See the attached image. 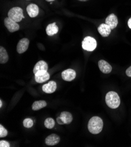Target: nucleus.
I'll use <instances>...</instances> for the list:
<instances>
[{"label":"nucleus","mask_w":131,"mask_h":147,"mask_svg":"<svg viewBox=\"0 0 131 147\" xmlns=\"http://www.w3.org/2000/svg\"><path fill=\"white\" fill-rule=\"evenodd\" d=\"M103 121L99 117L95 116L90 120L88 124V128L91 133L98 134L100 133L103 128Z\"/></svg>","instance_id":"obj_1"},{"label":"nucleus","mask_w":131,"mask_h":147,"mask_svg":"<svg viewBox=\"0 0 131 147\" xmlns=\"http://www.w3.org/2000/svg\"><path fill=\"white\" fill-rule=\"evenodd\" d=\"M105 102L109 108L115 109L120 106L121 100L117 93L111 91L106 94Z\"/></svg>","instance_id":"obj_2"},{"label":"nucleus","mask_w":131,"mask_h":147,"mask_svg":"<svg viewBox=\"0 0 131 147\" xmlns=\"http://www.w3.org/2000/svg\"><path fill=\"white\" fill-rule=\"evenodd\" d=\"M8 17L16 22H19L24 18L23 10L18 7H13L10 9L8 12Z\"/></svg>","instance_id":"obj_3"},{"label":"nucleus","mask_w":131,"mask_h":147,"mask_svg":"<svg viewBox=\"0 0 131 147\" xmlns=\"http://www.w3.org/2000/svg\"><path fill=\"white\" fill-rule=\"evenodd\" d=\"M97 46V42L95 39L91 36H86L82 42V48L87 51L92 52L94 51Z\"/></svg>","instance_id":"obj_4"},{"label":"nucleus","mask_w":131,"mask_h":147,"mask_svg":"<svg viewBox=\"0 0 131 147\" xmlns=\"http://www.w3.org/2000/svg\"><path fill=\"white\" fill-rule=\"evenodd\" d=\"M4 22L5 26L10 32H14L20 29V25L18 23L12 20L9 17L5 18Z\"/></svg>","instance_id":"obj_5"},{"label":"nucleus","mask_w":131,"mask_h":147,"mask_svg":"<svg viewBox=\"0 0 131 147\" xmlns=\"http://www.w3.org/2000/svg\"><path fill=\"white\" fill-rule=\"evenodd\" d=\"M50 74L47 71L41 70L35 74V80L38 83H42L47 81L50 79Z\"/></svg>","instance_id":"obj_6"},{"label":"nucleus","mask_w":131,"mask_h":147,"mask_svg":"<svg viewBox=\"0 0 131 147\" xmlns=\"http://www.w3.org/2000/svg\"><path fill=\"white\" fill-rule=\"evenodd\" d=\"M30 41L27 38H22L21 39L18 43L17 46V51L18 53L22 54L27 51Z\"/></svg>","instance_id":"obj_7"},{"label":"nucleus","mask_w":131,"mask_h":147,"mask_svg":"<svg viewBox=\"0 0 131 147\" xmlns=\"http://www.w3.org/2000/svg\"><path fill=\"white\" fill-rule=\"evenodd\" d=\"M62 78L64 80L71 82L76 77V72L74 70L68 69L62 72Z\"/></svg>","instance_id":"obj_8"},{"label":"nucleus","mask_w":131,"mask_h":147,"mask_svg":"<svg viewBox=\"0 0 131 147\" xmlns=\"http://www.w3.org/2000/svg\"><path fill=\"white\" fill-rule=\"evenodd\" d=\"M105 24L110 26L111 29H115L118 25V18L115 14L111 13L105 20Z\"/></svg>","instance_id":"obj_9"},{"label":"nucleus","mask_w":131,"mask_h":147,"mask_svg":"<svg viewBox=\"0 0 131 147\" xmlns=\"http://www.w3.org/2000/svg\"><path fill=\"white\" fill-rule=\"evenodd\" d=\"M98 66L100 70L105 74H108L112 70V67L110 64L104 60H100L98 62Z\"/></svg>","instance_id":"obj_10"},{"label":"nucleus","mask_w":131,"mask_h":147,"mask_svg":"<svg viewBox=\"0 0 131 147\" xmlns=\"http://www.w3.org/2000/svg\"><path fill=\"white\" fill-rule=\"evenodd\" d=\"M111 28L106 24H102L98 28V31L100 35L103 37H108L111 32Z\"/></svg>","instance_id":"obj_11"},{"label":"nucleus","mask_w":131,"mask_h":147,"mask_svg":"<svg viewBox=\"0 0 131 147\" xmlns=\"http://www.w3.org/2000/svg\"><path fill=\"white\" fill-rule=\"evenodd\" d=\"M42 89L43 92H44L46 93H52L56 89V83L54 81H50L47 84L43 85Z\"/></svg>","instance_id":"obj_12"},{"label":"nucleus","mask_w":131,"mask_h":147,"mask_svg":"<svg viewBox=\"0 0 131 147\" xmlns=\"http://www.w3.org/2000/svg\"><path fill=\"white\" fill-rule=\"evenodd\" d=\"M26 11L30 17L35 18L39 13V8L36 4H31L27 6Z\"/></svg>","instance_id":"obj_13"},{"label":"nucleus","mask_w":131,"mask_h":147,"mask_svg":"<svg viewBox=\"0 0 131 147\" xmlns=\"http://www.w3.org/2000/svg\"><path fill=\"white\" fill-rule=\"evenodd\" d=\"M60 141V137L56 134H52L46 138L45 142L48 146H54L58 144Z\"/></svg>","instance_id":"obj_14"},{"label":"nucleus","mask_w":131,"mask_h":147,"mask_svg":"<svg viewBox=\"0 0 131 147\" xmlns=\"http://www.w3.org/2000/svg\"><path fill=\"white\" fill-rule=\"evenodd\" d=\"M48 69V66L46 62L43 61H40L35 64L33 70V72L34 74H35V73H37L39 71H41V70L47 71Z\"/></svg>","instance_id":"obj_15"},{"label":"nucleus","mask_w":131,"mask_h":147,"mask_svg":"<svg viewBox=\"0 0 131 147\" xmlns=\"http://www.w3.org/2000/svg\"><path fill=\"white\" fill-rule=\"evenodd\" d=\"M60 117L64 124H70L73 120L72 114L68 111H63L61 113Z\"/></svg>","instance_id":"obj_16"},{"label":"nucleus","mask_w":131,"mask_h":147,"mask_svg":"<svg viewBox=\"0 0 131 147\" xmlns=\"http://www.w3.org/2000/svg\"><path fill=\"white\" fill-rule=\"evenodd\" d=\"M58 31H59V29L55 22L49 24L46 28V32L48 36H53L57 34Z\"/></svg>","instance_id":"obj_17"},{"label":"nucleus","mask_w":131,"mask_h":147,"mask_svg":"<svg viewBox=\"0 0 131 147\" xmlns=\"http://www.w3.org/2000/svg\"><path fill=\"white\" fill-rule=\"evenodd\" d=\"M8 55L7 51L3 47H0V63L4 64L8 61Z\"/></svg>","instance_id":"obj_18"},{"label":"nucleus","mask_w":131,"mask_h":147,"mask_svg":"<svg viewBox=\"0 0 131 147\" xmlns=\"http://www.w3.org/2000/svg\"><path fill=\"white\" fill-rule=\"evenodd\" d=\"M47 105V102L44 100L36 101L34 102L32 106V109L34 111H37L43 107H46Z\"/></svg>","instance_id":"obj_19"},{"label":"nucleus","mask_w":131,"mask_h":147,"mask_svg":"<svg viewBox=\"0 0 131 147\" xmlns=\"http://www.w3.org/2000/svg\"><path fill=\"white\" fill-rule=\"evenodd\" d=\"M55 123L53 119L52 118H47L44 122V125L46 128L48 129H52L55 126Z\"/></svg>","instance_id":"obj_20"},{"label":"nucleus","mask_w":131,"mask_h":147,"mask_svg":"<svg viewBox=\"0 0 131 147\" xmlns=\"http://www.w3.org/2000/svg\"><path fill=\"white\" fill-rule=\"evenodd\" d=\"M33 124L34 122L31 119L26 118L23 121V125L25 128H30L33 126Z\"/></svg>","instance_id":"obj_21"},{"label":"nucleus","mask_w":131,"mask_h":147,"mask_svg":"<svg viewBox=\"0 0 131 147\" xmlns=\"http://www.w3.org/2000/svg\"><path fill=\"white\" fill-rule=\"evenodd\" d=\"M8 135L7 130L2 125H0V137H5Z\"/></svg>","instance_id":"obj_22"},{"label":"nucleus","mask_w":131,"mask_h":147,"mask_svg":"<svg viewBox=\"0 0 131 147\" xmlns=\"http://www.w3.org/2000/svg\"><path fill=\"white\" fill-rule=\"evenodd\" d=\"M0 146L1 147H10V145L8 142L4 141V140H1L0 141Z\"/></svg>","instance_id":"obj_23"},{"label":"nucleus","mask_w":131,"mask_h":147,"mask_svg":"<svg viewBox=\"0 0 131 147\" xmlns=\"http://www.w3.org/2000/svg\"><path fill=\"white\" fill-rule=\"evenodd\" d=\"M126 76H128V77L131 78V66L130 67H129L126 70Z\"/></svg>","instance_id":"obj_24"},{"label":"nucleus","mask_w":131,"mask_h":147,"mask_svg":"<svg viewBox=\"0 0 131 147\" xmlns=\"http://www.w3.org/2000/svg\"><path fill=\"white\" fill-rule=\"evenodd\" d=\"M56 121H57V123H58V124H61V125L64 124V123H63V121H62V120L61 119V118H60V117H58V118L56 119Z\"/></svg>","instance_id":"obj_25"},{"label":"nucleus","mask_w":131,"mask_h":147,"mask_svg":"<svg viewBox=\"0 0 131 147\" xmlns=\"http://www.w3.org/2000/svg\"><path fill=\"white\" fill-rule=\"evenodd\" d=\"M128 26L130 29H131V18H129V20H128Z\"/></svg>","instance_id":"obj_26"},{"label":"nucleus","mask_w":131,"mask_h":147,"mask_svg":"<svg viewBox=\"0 0 131 147\" xmlns=\"http://www.w3.org/2000/svg\"><path fill=\"white\" fill-rule=\"evenodd\" d=\"M2 106H3V102H2V100H0V107H2Z\"/></svg>","instance_id":"obj_27"},{"label":"nucleus","mask_w":131,"mask_h":147,"mask_svg":"<svg viewBox=\"0 0 131 147\" xmlns=\"http://www.w3.org/2000/svg\"><path fill=\"white\" fill-rule=\"evenodd\" d=\"M45 1H47L48 2H52V1H55V0H45Z\"/></svg>","instance_id":"obj_28"},{"label":"nucleus","mask_w":131,"mask_h":147,"mask_svg":"<svg viewBox=\"0 0 131 147\" xmlns=\"http://www.w3.org/2000/svg\"><path fill=\"white\" fill-rule=\"evenodd\" d=\"M78 1H83V2H85V1H88V0H78Z\"/></svg>","instance_id":"obj_29"}]
</instances>
